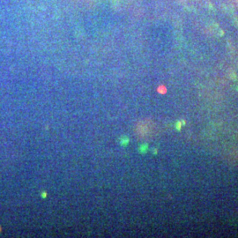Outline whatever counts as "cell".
Returning a JSON list of instances; mask_svg holds the SVG:
<instances>
[{
	"instance_id": "obj_1",
	"label": "cell",
	"mask_w": 238,
	"mask_h": 238,
	"mask_svg": "<svg viewBox=\"0 0 238 238\" xmlns=\"http://www.w3.org/2000/svg\"><path fill=\"white\" fill-rule=\"evenodd\" d=\"M129 142H130V139L127 136H123V137L120 138V142L119 143H120V145L122 146H126L129 144Z\"/></svg>"
},
{
	"instance_id": "obj_2",
	"label": "cell",
	"mask_w": 238,
	"mask_h": 238,
	"mask_svg": "<svg viewBox=\"0 0 238 238\" xmlns=\"http://www.w3.org/2000/svg\"><path fill=\"white\" fill-rule=\"evenodd\" d=\"M147 149H148V146H147V145L146 144H144V145H141L140 146H139V152L140 153H145L146 151H147Z\"/></svg>"
},
{
	"instance_id": "obj_3",
	"label": "cell",
	"mask_w": 238,
	"mask_h": 238,
	"mask_svg": "<svg viewBox=\"0 0 238 238\" xmlns=\"http://www.w3.org/2000/svg\"><path fill=\"white\" fill-rule=\"evenodd\" d=\"M40 197L42 198V199L46 198H47V192H46V191H42V192L40 194Z\"/></svg>"
}]
</instances>
